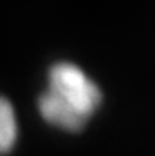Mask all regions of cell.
I'll list each match as a JSON object with an SVG mask.
<instances>
[{
	"label": "cell",
	"mask_w": 155,
	"mask_h": 156,
	"mask_svg": "<svg viewBox=\"0 0 155 156\" xmlns=\"http://www.w3.org/2000/svg\"><path fill=\"white\" fill-rule=\"evenodd\" d=\"M103 101L98 84L71 62H57L48 69L46 88L38 96V112L49 126L79 133Z\"/></svg>",
	"instance_id": "cell-1"
},
{
	"label": "cell",
	"mask_w": 155,
	"mask_h": 156,
	"mask_svg": "<svg viewBox=\"0 0 155 156\" xmlns=\"http://www.w3.org/2000/svg\"><path fill=\"white\" fill-rule=\"evenodd\" d=\"M19 126L10 99L0 95V156L10 153L17 142Z\"/></svg>",
	"instance_id": "cell-2"
}]
</instances>
